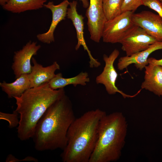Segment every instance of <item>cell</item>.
<instances>
[{
  "label": "cell",
  "mask_w": 162,
  "mask_h": 162,
  "mask_svg": "<svg viewBox=\"0 0 162 162\" xmlns=\"http://www.w3.org/2000/svg\"><path fill=\"white\" fill-rule=\"evenodd\" d=\"M75 118L71 101L65 94L48 108L38 122L32 138L35 149L63 150L68 129Z\"/></svg>",
  "instance_id": "1"
},
{
  "label": "cell",
  "mask_w": 162,
  "mask_h": 162,
  "mask_svg": "<svg viewBox=\"0 0 162 162\" xmlns=\"http://www.w3.org/2000/svg\"><path fill=\"white\" fill-rule=\"evenodd\" d=\"M65 94L64 88L53 90L46 82L14 98L17 106L15 111L20 116L17 128L19 139L25 141L32 138L38 122L47 110Z\"/></svg>",
  "instance_id": "2"
},
{
  "label": "cell",
  "mask_w": 162,
  "mask_h": 162,
  "mask_svg": "<svg viewBox=\"0 0 162 162\" xmlns=\"http://www.w3.org/2000/svg\"><path fill=\"white\" fill-rule=\"evenodd\" d=\"M106 114L97 109L75 119L68 129L67 145L60 155L63 162H89L98 140L100 121Z\"/></svg>",
  "instance_id": "3"
},
{
  "label": "cell",
  "mask_w": 162,
  "mask_h": 162,
  "mask_svg": "<svg viewBox=\"0 0 162 162\" xmlns=\"http://www.w3.org/2000/svg\"><path fill=\"white\" fill-rule=\"evenodd\" d=\"M128 126L122 112L104 116L99 122L98 140L89 162H111L118 160L125 144Z\"/></svg>",
  "instance_id": "4"
},
{
  "label": "cell",
  "mask_w": 162,
  "mask_h": 162,
  "mask_svg": "<svg viewBox=\"0 0 162 162\" xmlns=\"http://www.w3.org/2000/svg\"><path fill=\"white\" fill-rule=\"evenodd\" d=\"M134 12L125 11L105 23L102 34L104 42L118 43L126 33L135 25L132 20Z\"/></svg>",
  "instance_id": "5"
},
{
  "label": "cell",
  "mask_w": 162,
  "mask_h": 162,
  "mask_svg": "<svg viewBox=\"0 0 162 162\" xmlns=\"http://www.w3.org/2000/svg\"><path fill=\"white\" fill-rule=\"evenodd\" d=\"M158 42L148 34L144 29L134 25L124 36L119 43L122 45V49L130 56L145 50L150 45Z\"/></svg>",
  "instance_id": "6"
},
{
  "label": "cell",
  "mask_w": 162,
  "mask_h": 162,
  "mask_svg": "<svg viewBox=\"0 0 162 162\" xmlns=\"http://www.w3.org/2000/svg\"><path fill=\"white\" fill-rule=\"evenodd\" d=\"M119 54L118 50L115 49L109 56L104 55L103 58L105 65L102 73L96 77L95 81L97 84L103 85L110 94H114L118 92L124 98H133L137 95L140 91L134 95H129L119 90L116 85L118 74L114 68V63Z\"/></svg>",
  "instance_id": "7"
},
{
  "label": "cell",
  "mask_w": 162,
  "mask_h": 162,
  "mask_svg": "<svg viewBox=\"0 0 162 162\" xmlns=\"http://www.w3.org/2000/svg\"><path fill=\"white\" fill-rule=\"evenodd\" d=\"M103 1L90 0L86 14L90 38L96 43H99L102 38L104 27L107 21L103 10Z\"/></svg>",
  "instance_id": "8"
},
{
  "label": "cell",
  "mask_w": 162,
  "mask_h": 162,
  "mask_svg": "<svg viewBox=\"0 0 162 162\" xmlns=\"http://www.w3.org/2000/svg\"><path fill=\"white\" fill-rule=\"evenodd\" d=\"M40 47L37 42L30 40L22 49L14 52L11 68L16 79L23 74L31 73L32 67L31 60Z\"/></svg>",
  "instance_id": "9"
},
{
  "label": "cell",
  "mask_w": 162,
  "mask_h": 162,
  "mask_svg": "<svg viewBox=\"0 0 162 162\" xmlns=\"http://www.w3.org/2000/svg\"><path fill=\"white\" fill-rule=\"evenodd\" d=\"M132 20L135 25L144 29L157 41L162 42V18L159 15L143 10L134 13Z\"/></svg>",
  "instance_id": "10"
},
{
  "label": "cell",
  "mask_w": 162,
  "mask_h": 162,
  "mask_svg": "<svg viewBox=\"0 0 162 162\" xmlns=\"http://www.w3.org/2000/svg\"><path fill=\"white\" fill-rule=\"evenodd\" d=\"M77 3L76 1L70 2L69 5L70 7L68 8L67 13V18L71 20L76 31L77 43L75 49L77 50L81 46H82L88 55L90 59V67L91 68H98L100 65L101 64L97 59L93 57L86 45L84 36V17L77 12Z\"/></svg>",
  "instance_id": "11"
},
{
  "label": "cell",
  "mask_w": 162,
  "mask_h": 162,
  "mask_svg": "<svg viewBox=\"0 0 162 162\" xmlns=\"http://www.w3.org/2000/svg\"><path fill=\"white\" fill-rule=\"evenodd\" d=\"M70 2L64 0L58 5H55L52 2L45 4L44 7L50 9L52 13V18L50 27L45 33L37 35L38 40L44 43L50 44L55 41L54 33L58 24L65 19L67 16L68 6Z\"/></svg>",
  "instance_id": "12"
},
{
  "label": "cell",
  "mask_w": 162,
  "mask_h": 162,
  "mask_svg": "<svg viewBox=\"0 0 162 162\" xmlns=\"http://www.w3.org/2000/svg\"><path fill=\"white\" fill-rule=\"evenodd\" d=\"M159 50H162V42H157L147 49L130 56L122 57L118 59V68L119 70H122L131 64H134L136 68L142 70L148 64V59L150 54Z\"/></svg>",
  "instance_id": "13"
},
{
  "label": "cell",
  "mask_w": 162,
  "mask_h": 162,
  "mask_svg": "<svg viewBox=\"0 0 162 162\" xmlns=\"http://www.w3.org/2000/svg\"><path fill=\"white\" fill-rule=\"evenodd\" d=\"M31 60L33 65L29 74L31 88L49 82L56 76L55 71L60 69V66L56 62H54L50 66L44 67L38 63L34 58L32 57Z\"/></svg>",
  "instance_id": "14"
},
{
  "label": "cell",
  "mask_w": 162,
  "mask_h": 162,
  "mask_svg": "<svg viewBox=\"0 0 162 162\" xmlns=\"http://www.w3.org/2000/svg\"><path fill=\"white\" fill-rule=\"evenodd\" d=\"M145 68L144 81L141 88L162 96V66L148 64Z\"/></svg>",
  "instance_id": "15"
},
{
  "label": "cell",
  "mask_w": 162,
  "mask_h": 162,
  "mask_svg": "<svg viewBox=\"0 0 162 162\" xmlns=\"http://www.w3.org/2000/svg\"><path fill=\"white\" fill-rule=\"evenodd\" d=\"M0 86L9 98L20 97L31 88L29 74L22 75L11 83L3 81L0 83Z\"/></svg>",
  "instance_id": "16"
},
{
  "label": "cell",
  "mask_w": 162,
  "mask_h": 162,
  "mask_svg": "<svg viewBox=\"0 0 162 162\" xmlns=\"http://www.w3.org/2000/svg\"><path fill=\"white\" fill-rule=\"evenodd\" d=\"M89 81L88 74L86 72H82L74 77L69 78L63 77L62 74L59 73L49 82V84L52 89L57 90L70 85L74 87L79 85L85 86Z\"/></svg>",
  "instance_id": "17"
},
{
  "label": "cell",
  "mask_w": 162,
  "mask_h": 162,
  "mask_svg": "<svg viewBox=\"0 0 162 162\" xmlns=\"http://www.w3.org/2000/svg\"><path fill=\"white\" fill-rule=\"evenodd\" d=\"M47 0H9L2 7L7 11L20 13L28 10H36L44 7Z\"/></svg>",
  "instance_id": "18"
},
{
  "label": "cell",
  "mask_w": 162,
  "mask_h": 162,
  "mask_svg": "<svg viewBox=\"0 0 162 162\" xmlns=\"http://www.w3.org/2000/svg\"><path fill=\"white\" fill-rule=\"evenodd\" d=\"M123 0H103V8L107 20H112L122 13Z\"/></svg>",
  "instance_id": "19"
},
{
  "label": "cell",
  "mask_w": 162,
  "mask_h": 162,
  "mask_svg": "<svg viewBox=\"0 0 162 162\" xmlns=\"http://www.w3.org/2000/svg\"><path fill=\"white\" fill-rule=\"evenodd\" d=\"M143 0H123L122 6V13L127 11L134 12L143 5Z\"/></svg>",
  "instance_id": "20"
},
{
  "label": "cell",
  "mask_w": 162,
  "mask_h": 162,
  "mask_svg": "<svg viewBox=\"0 0 162 162\" xmlns=\"http://www.w3.org/2000/svg\"><path fill=\"white\" fill-rule=\"evenodd\" d=\"M18 115L15 110L12 114L0 112V119L7 121L9 123L10 128H14L19 124V119H18Z\"/></svg>",
  "instance_id": "21"
},
{
  "label": "cell",
  "mask_w": 162,
  "mask_h": 162,
  "mask_svg": "<svg viewBox=\"0 0 162 162\" xmlns=\"http://www.w3.org/2000/svg\"><path fill=\"white\" fill-rule=\"evenodd\" d=\"M143 5L156 11L162 18V3L159 0H143Z\"/></svg>",
  "instance_id": "22"
},
{
  "label": "cell",
  "mask_w": 162,
  "mask_h": 162,
  "mask_svg": "<svg viewBox=\"0 0 162 162\" xmlns=\"http://www.w3.org/2000/svg\"><path fill=\"white\" fill-rule=\"evenodd\" d=\"M148 64L162 66V58L157 59L153 58H149L148 59Z\"/></svg>",
  "instance_id": "23"
},
{
  "label": "cell",
  "mask_w": 162,
  "mask_h": 162,
  "mask_svg": "<svg viewBox=\"0 0 162 162\" xmlns=\"http://www.w3.org/2000/svg\"><path fill=\"white\" fill-rule=\"evenodd\" d=\"M82 3L83 7L85 8H87L89 5V2L88 0H80Z\"/></svg>",
  "instance_id": "24"
},
{
  "label": "cell",
  "mask_w": 162,
  "mask_h": 162,
  "mask_svg": "<svg viewBox=\"0 0 162 162\" xmlns=\"http://www.w3.org/2000/svg\"><path fill=\"white\" fill-rule=\"evenodd\" d=\"M9 0H0V4L1 6H3L6 4Z\"/></svg>",
  "instance_id": "25"
},
{
  "label": "cell",
  "mask_w": 162,
  "mask_h": 162,
  "mask_svg": "<svg viewBox=\"0 0 162 162\" xmlns=\"http://www.w3.org/2000/svg\"><path fill=\"white\" fill-rule=\"evenodd\" d=\"M159 0L162 3V0Z\"/></svg>",
  "instance_id": "26"
}]
</instances>
